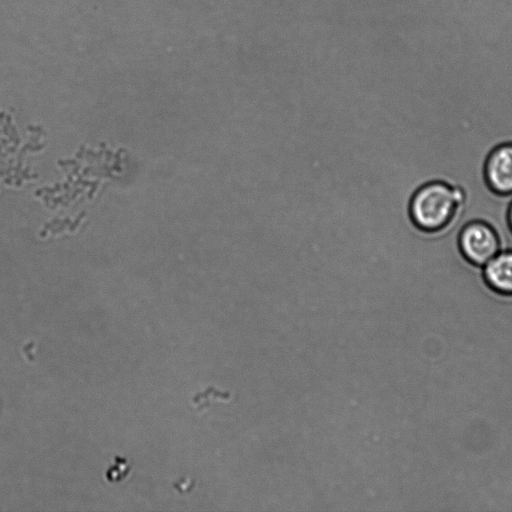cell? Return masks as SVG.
Listing matches in <instances>:
<instances>
[{"instance_id":"6da1fadb","label":"cell","mask_w":512,"mask_h":512,"mask_svg":"<svg viewBox=\"0 0 512 512\" xmlns=\"http://www.w3.org/2000/svg\"><path fill=\"white\" fill-rule=\"evenodd\" d=\"M466 201L462 185L444 179L420 183L407 201V215L417 230L432 234L448 228Z\"/></svg>"},{"instance_id":"7a4b0ae2","label":"cell","mask_w":512,"mask_h":512,"mask_svg":"<svg viewBox=\"0 0 512 512\" xmlns=\"http://www.w3.org/2000/svg\"><path fill=\"white\" fill-rule=\"evenodd\" d=\"M464 219L457 234V247L470 265L482 268L503 247L496 227L487 219L474 218L463 206Z\"/></svg>"},{"instance_id":"3957f363","label":"cell","mask_w":512,"mask_h":512,"mask_svg":"<svg viewBox=\"0 0 512 512\" xmlns=\"http://www.w3.org/2000/svg\"><path fill=\"white\" fill-rule=\"evenodd\" d=\"M483 179L489 191L500 197H512V140L496 142L483 162Z\"/></svg>"},{"instance_id":"277c9868","label":"cell","mask_w":512,"mask_h":512,"mask_svg":"<svg viewBox=\"0 0 512 512\" xmlns=\"http://www.w3.org/2000/svg\"><path fill=\"white\" fill-rule=\"evenodd\" d=\"M481 279L493 294L512 298V246L503 247L481 268Z\"/></svg>"},{"instance_id":"5b68a950","label":"cell","mask_w":512,"mask_h":512,"mask_svg":"<svg viewBox=\"0 0 512 512\" xmlns=\"http://www.w3.org/2000/svg\"><path fill=\"white\" fill-rule=\"evenodd\" d=\"M505 221H506L507 229H508L510 235L512 236V198L509 200L507 208H506Z\"/></svg>"}]
</instances>
